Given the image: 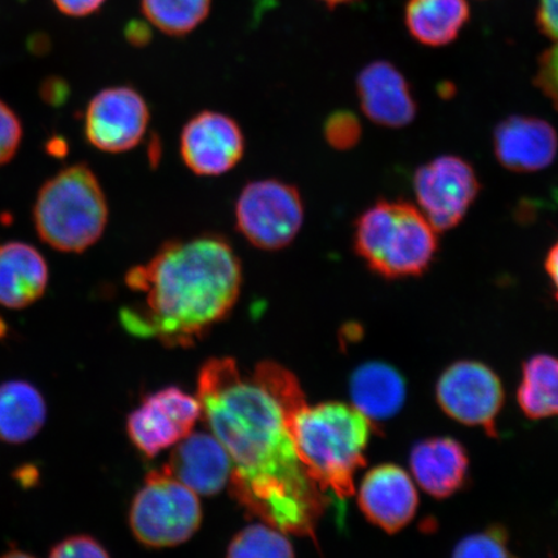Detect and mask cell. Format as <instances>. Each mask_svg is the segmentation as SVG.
Wrapping results in <instances>:
<instances>
[{
    "instance_id": "1",
    "label": "cell",
    "mask_w": 558,
    "mask_h": 558,
    "mask_svg": "<svg viewBox=\"0 0 558 558\" xmlns=\"http://www.w3.org/2000/svg\"><path fill=\"white\" fill-rule=\"evenodd\" d=\"M202 416L232 462L230 490L251 514L284 534L316 541L331 504L306 473L281 404L232 359H213L198 375Z\"/></svg>"
},
{
    "instance_id": "2",
    "label": "cell",
    "mask_w": 558,
    "mask_h": 558,
    "mask_svg": "<svg viewBox=\"0 0 558 558\" xmlns=\"http://www.w3.org/2000/svg\"><path fill=\"white\" fill-rule=\"evenodd\" d=\"M125 284L143 302L121 312L125 330L167 347H190L225 320L239 302L242 267L218 235L167 242L131 269Z\"/></svg>"
},
{
    "instance_id": "3",
    "label": "cell",
    "mask_w": 558,
    "mask_h": 558,
    "mask_svg": "<svg viewBox=\"0 0 558 558\" xmlns=\"http://www.w3.org/2000/svg\"><path fill=\"white\" fill-rule=\"evenodd\" d=\"M300 462L323 490L339 501L353 497L354 476L366 464L373 424L354 407L306 400L283 409Z\"/></svg>"
},
{
    "instance_id": "4",
    "label": "cell",
    "mask_w": 558,
    "mask_h": 558,
    "mask_svg": "<svg viewBox=\"0 0 558 558\" xmlns=\"http://www.w3.org/2000/svg\"><path fill=\"white\" fill-rule=\"evenodd\" d=\"M437 230L404 199H379L355 220V254L374 275L387 281L418 278L434 265Z\"/></svg>"
},
{
    "instance_id": "5",
    "label": "cell",
    "mask_w": 558,
    "mask_h": 558,
    "mask_svg": "<svg viewBox=\"0 0 558 558\" xmlns=\"http://www.w3.org/2000/svg\"><path fill=\"white\" fill-rule=\"evenodd\" d=\"M109 206L99 179L87 165L66 167L41 185L33 208L40 240L61 253L81 254L99 241Z\"/></svg>"
},
{
    "instance_id": "6",
    "label": "cell",
    "mask_w": 558,
    "mask_h": 558,
    "mask_svg": "<svg viewBox=\"0 0 558 558\" xmlns=\"http://www.w3.org/2000/svg\"><path fill=\"white\" fill-rule=\"evenodd\" d=\"M202 522L198 495L162 470L146 476L130 509V526L146 547L167 548L190 541Z\"/></svg>"
},
{
    "instance_id": "7",
    "label": "cell",
    "mask_w": 558,
    "mask_h": 558,
    "mask_svg": "<svg viewBox=\"0 0 558 558\" xmlns=\"http://www.w3.org/2000/svg\"><path fill=\"white\" fill-rule=\"evenodd\" d=\"M240 233L255 247L276 251L296 239L304 221L302 195L281 180H257L243 187L235 205Z\"/></svg>"
},
{
    "instance_id": "8",
    "label": "cell",
    "mask_w": 558,
    "mask_h": 558,
    "mask_svg": "<svg viewBox=\"0 0 558 558\" xmlns=\"http://www.w3.org/2000/svg\"><path fill=\"white\" fill-rule=\"evenodd\" d=\"M413 185L418 209L437 232L457 228L481 191L476 170L459 156H439L417 167Z\"/></svg>"
},
{
    "instance_id": "9",
    "label": "cell",
    "mask_w": 558,
    "mask_h": 558,
    "mask_svg": "<svg viewBox=\"0 0 558 558\" xmlns=\"http://www.w3.org/2000/svg\"><path fill=\"white\" fill-rule=\"evenodd\" d=\"M436 399L446 415L497 436V417L505 403L499 376L478 361H458L437 381Z\"/></svg>"
},
{
    "instance_id": "10",
    "label": "cell",
    "mask_w": 558,
    "mask_h": 558,
    "mask_svg": "<svg viewBox=\"0 0 558 558\" xmlns=\"http://www.w3.org/2000/svg\"><path fill=\"white\" fill-rule=\"evenodd\" d=\"M202 415L197 397L178 387H167L146 396L128 417V434L148 458L183 441Z\"/></svg>"
},
{
    "instance_id": "11",
    "label": "cell",
    "mask_w": 558,
    "mask_h": 558,
    "mask_svg": "<svg viewBox=\"0 0 558 558\" xmlns=\"http://www.w3.org/2000/svg\"><path fill=\"white\" fill-rule=\"evenodd\" d=\"M149 120L148 104L138 90L129 86L109 87L89 101L85 134L96 149L123 153L142 142Z\"/></svg>"
},
{
    "instance_id": "12",
    "label": "cell",
    "mask_w": 558,
    "mask_h": 558,
    "mask_svg": "<svg viewBox=\"0 0 558 558\" xmlns=\"http://www.w3.org/2000/svg\"><path fill=\"white\" fill-rule=\"evenodd\" d=\"M180 153L187 169L199 177H220L243 157V132L233 118L205 110L184 125Z\"/></svg>"
},
{
    "instance_id": "13",
    "label": "cell",
    "mask_w": 558,
    "mask_h": 558,
    "mask_svg": "<svg viewBox=\"0 0 558 558\" xmlns=\"http://www.w3.org/2000/svg\"><path fill=\"white\" fill-rule=\"evenodd\" d=\"M365 518L388 534L399 533L415 518L418 497L407 471L396 464H381L366 473L359 493Z\"/></svg>"
},
{
    "instance_id": "14",
    "label": "cell",
    "mask_w": 558,
    "mask_h": 558,
    "mask_svg": "<svg viewBox=\"0 0 558 558\" xmlns=\"http://www.w3.org/2000/svg\"><path fill=\"white\" fill-rule=\"evenodd\" d=\"M493 148L505 169L519 173L539 172L555 162L558 135L554 125L541 118L511 116L495 128Z\"/></svg>"
},
{
    "instance_id": "15",
    "label": "cell",
    "mask_w": 558,
    "mask_h": 558,
    "mask_svg": "<svg viewBox=\"0 0 558 558\" xmlns=\"http://www.w3.org/2000/svg\"><path fill=\"white\" fill-rule=\"evenodd\" d=\"M361 109L369 121L387 129H403L414 122L417 104L407 78L387 61L368 64L357 76Z\"/></svg>"
},
{
    "instance_id": "16",
    "label": "cell",
    "mask_w": 558,
    "mask_h": 558,
    "mask_svg": "<svg viewBox=\"0 0 558 558\" xmlns=\"http://www.w3.org/2000/svg\"><path fill=\"white\" fill-rule=\"evenodd\" d=\"M162 471L195 494L213 497L229 483L232 462L213 434L192 432L173 449Z\"/></svg>"
},
{
    "instance_id": "17",
    "label": "cell",
    "mask_w": 558,
    "mask_h": 558,
    "mask_svg": "<svg viewBox=\"0 0 558 558\" xmlns=\"http://www.w3.org/2000/svg\"><path fill=\"white\" fill-rule=\"evenodd\" d=\"M410 466L425 493L436 499H446L464 487L470 459L457 439L432 437L417 442L411 450Z\"/></svg>"
},
{
    "instance_id": "18",
    "label": "cell",
    "mask_w": 558,
    "mask_h": 558,
    "mask_svg": "<svg viewBox=\"0 0 558 558\" xmlns=\"http://www.w3.org/2000/svg\"><path fill=\"white\" fill-rule=\"evenodd\" d=\"M50 271L44 255L25 242L0 244V304L24 310L45 295Z\"/></svg>"
},
{
    "instance_id": "19",
    "label": "cell",
    "mask_w": 558,
    "mask_h": 558,
    "mask_svg": "<svg viewBox=\"0 0 558 558\" xmlns=\"http://www.w3.org/2000/svg\"><path fill=\"white\" fill-rule=\"evenodd\" d=\"M351 399L372 424L388 421L403 408L407 381L393 366L367 362L352 374Z\"/></svg>"
},
{
    "instance_id": "20",
    "label": "cell",
    "mask_w": 558,
    "mask_h": 558,
    "mask_svg": "<svg viewBox=\"0 0 558 558\" xmlns=\"http://www.w3.org/2000/svg\"><path fill=\"white\" fill-rule=\"evenodd\" d=\"M47 418L44 395L26 380L0 384V441L20 445L37 436Z\"/></svg>"
},
{
    "instance_id": "21",
    "label": "cell",
    "mask_w": 558,
    "mask_h": 558,
    "mask_svg": "<svg viewBox=\"0 0 558 558\" xmlns=\"http://www.w3.org/2000/svg\"><path fill=\"white\" fill-rule=\"evenodd\" d=\"M408 29L423 45L439 47L451 44L470 19L466 0H409Z\"/></svg>"
},
{
    "instance_id": "22",
    "label": "cell",
    "mask_w": 558,
    "mask_h": 558,
    "mask_svg": "<svg viewBox=\"0 0 558 558\" xmlns=\"http://www.w3.org/2000/svg\"><path fill=\"white\" fill-rule=\"evenodd\" d=\"M518 401L523 414L535 421L558 415V359L536 354L523 364Z\"/></svg>"
},
{
    "instance_id": "23",
    "label": "cell",
    "mask_w": 558,
    "mask_h": 558,
    "mask_svg": "<svg viewBox=\"0 0 558 558\" xmlns=\"http://www.w3.org/2000/svg\"><path fill=\"white\" fill-rule=\"evenodd\" d=\"M213 0H142L146 21L170 37L180 38L204 24Z\"/></svg>"
},
{
    "instance_id": "24",
    "label": "cell",
    "mask_w": 558,
    "mask_h": 558,
    "mask_svg": "<svg viewBox=\"0 0 558 558\" xmlns=\"http://www.w3.org/2000/svg\"><path fill=\"white\" fill-rule=\"evenodd\" d=\"M227 558H295L286 534L268 523L241 530L230 542Z\"/></svg>"
},
{
    "instance_id": "25",
    "label": "cell",
    "mask_w": 558,
    "mask_h": 558,
    "mask_svg": "<svg viewBox=\"0 0 558 558\" xmlns=\"http://www.w3.org/2000/svg\"><path fill=\"white\" fill-rule=\"evenodd\" d=\"M451 558H518L508 547L505 527L493 526L458 543Z\"/></svg>"
},
{
    "instance_id": "26",
    "label": "cell",
    "mask_w": 558,
    "mask_h": 558,
    "mask_svg": "<svg viewBox=\"0 0 558 558\" xmlns=\"http://www.w3.org/2000/svg\"><path fill=\"white\" fill-rule=\"evenodd\" d=\"M324 135L333 149L349 150L361 142L362 125L351 111H335L325 122Z\"/></svg>"
},
{
    "instance_id": "27",
    "label": "cell",
    "mask_w": 558,
    "mask_h": 558,
    "mask_svg": "<svg viewBox=\"0 0 558 558\" xmlns=\"http://www.w3.org/2000/svg\"><path fill=\"white\" fill-rule=\"evenodd\" d=\"M23 140V124L9 105L0 100V166L17 155Z\"/></svg>"
},
{
    "instance_id": "28",
    "label": "cell",
    "mask_w": 558,
    "mask_h": 558,
    "mask_svg": "<svg viewBox=\"0 0 558 558\" xmlns=\"http://www.w3.org/2000/svg\"><path fill=\"white\" fill-rule=\"evenodd\" d=\"M534 83L558 110V40L542 53Z\"/></svg>"
},
{
    "instance_id": "29",
    "label": "cell",
    "mask_w": 558,
    "mask_h": 558,
    "mask_svg": "<svg viewBox=\"0 0 558 558\" xmlns=\"http://www.w3.org/2000/svg\"><path fill=\"white\" fill-rule=\"evenodd\" d=\"M50 558H110V556L93 536L73 535L56 544Z\"/></svg>"
},
{
    "instance_id": "30",
    "label": "cell",
    "mask_w": 558,
    "mask_h": 558,
    "mask_svg": "<svg viewBox=\"0 0 558 558\" xmlns=\"http://www.w3.org/2000/svg\"><path fill=\"white\" fill-rule=\"evenodd\" d=\"M107 0H52L62 15L82 19L99 12Z\"/></svg>"
},
{
    "instance_id": "31",
    "label": "cell",
    "mask_w": 558,
    "mask_h": 558,
    "mask_svg": "<svg viewBox=\"0 0 558 558\" xmlns=\"http://www.w3.org/2000/svg\"><path fill=\"white\" fill-rule=\"evenodd\" d=\"M538 26L548 38L558 40V0H541Z\"/></svg>"
},
{
    "instance_id": "32",
    "label": "cell",
    "mask_w": 558,
    "mask_h": 558,
    "mask_svg": "<svg viewBox=\"0 0 558 558\" xmlns=\"http://www.w3.org/2000/svg\"><path fill=\"white\" fill-rule=\"evenodd\" d=\"M124 38L131 46L143 48L150 44L153 32L148 21L131 20L124 26Z\"/></svg>"
},
{
    "instance_id": "33",
    "label": "cell",
    "mask_w": 558,
    "mask_h": 558,
    "mask_svg": "<svg viewBox=\"0 0 558 558\" xmlns=\"http://www.w3.org/2000/svg\"><path fill=\"white\" fill-rule=\"evenodd\" d=\"M544 269L553 283L555 298L558 302V241L549 248L546 262H544Z\"/></svg>"
},
{
    "instance_id": "34",
    "label": "cell",
    "mask_w": 558,
    "mask_h": 558,
    "mask_svg": "<svg viewBox=\"0 0 558 558\" xmlns=\"http://www.w3.org/2000/svg\"><path fill=\"white\" fill-rule=\"evenodd\" d=\"M0 558H35L34 556L23 553V550L11 549L9 553L0 556Z\"/></svg>"
},
{
    "instance_id": "35",
    "label": "cell",
    "mask_w": 558,
    "mask_h": 558,
    "mask_svg": "<svg viewBox=\"0 0 558 558\" xmlns=\"http://www.w3.org/2000/svg\"><path fill=\"white\" fill-rule=\"evenodd\" d=\"M318 2L326 4L332 10L335 7L353 3L355 0H318Z\"/></svg>"
}]
</instances>
